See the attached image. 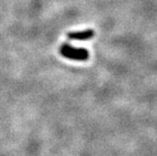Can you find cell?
<instances>
[{
	"label": "cell",
	"instance_id": "6da1fadb",
	"mask_svg": "<svg viewBox=\"0 0 157 156\" xmlns=\"http://www.w3.org/2000/svg\"><path fill=\"white\" fill-rule=\"evenodd\" d=\"M60 54L63 57L74 61H86L89 56V53L86 49L73 47L69 44H63L60 47Z\"/></svg>",
	"mask_w": 157,
	"mask_h": 156
},
{
	"label": "cell",
	"instance_id": "7a4b0ae2",
	"mask_svg": "<svg viewBox=\"0 0 157 156\" xmlns=\"http://www.w3.org/2000/svg\"><path fill=\"white\" fill-rule=\"evenodd\" d=\"M67 36L68 39L75 40V41H86V40L92 39L94 36V32L92 29H84V31H80V32H69Z\"/></svg>",
	"mask_w": 157,
	"mask_h": 156
}]
</instances>
